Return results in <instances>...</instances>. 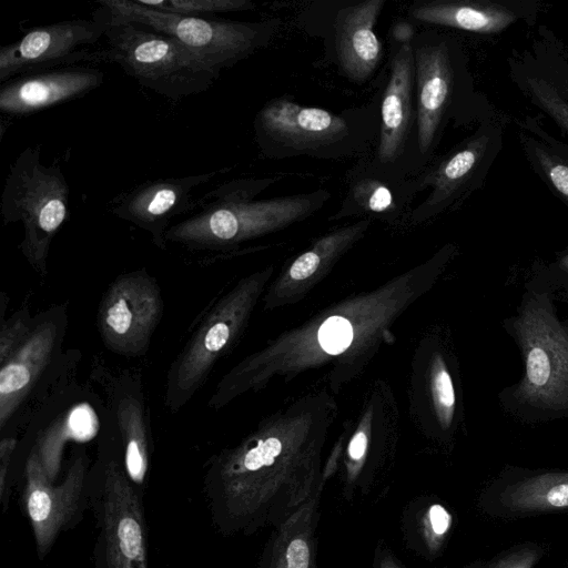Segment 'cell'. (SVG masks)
Returning a JSON list of instances; mask_svg holds the SVG:
<instances>
[{"mask_svg": "<svg viewBox=\"0 0 568 568\" xmlns=\"http://www.w3.org/2000/svg\"><path fill=\"white\" fill-rule=\"evenodd\" d=\"M0 365L7 362L23 344L33 326L27 307L14 313L7 321L1 318L0 324Z\"/></svg>", "mask_w": 568, "mask_h": 568, "instance_id": "83f0119b", "label": "cell"}, {"mask_svg": "<svg viewBox=\"0 0 568 568\" xmlns=\"http://www.w3.org/2000/svg\"><path fill=\"white\" fill-rule=\"evenodd\" d=\"M541 0H428L413 3L410 20L481 38L503 36L516 27L537 26Z\"/></svg>", "mask_w": 568, "mask_h": 568, "instance_id": "2e32d148", "label": "cell"}, {"mask_svg": "<svg viewBox=\"0 0 568 568\" xmlns=\"http://www.w3.org/2000/svg\"><path fill=\"white\" fill-rule=\"evenodd\" d=\"M505 504L519 511H548L568 508V474L538 475L510 487Z\"/></svg>", "mask_w": 568, "mask_h": 568, "instance_id": "484cf974", "label": "cell"}, {"mask_svg": "<svg viewBox=\"0 0 568 568\" xmlns=\"http://www.w3.org/2000/svg\"><path fill=\"white\" fill-rule=\"evenodd\" d=\"M412 47L417 152L422 172L433 161L445 130L452 123L477 125L498 110L476 89L460 39L450 33L426 30L414 34Z\"/></svg>", "mask_w": 568, "mask_h": 568, "instance_id": "6da1fadb", "label": "cell"}, {"mask_svg": "<svg viewBox=\"0 0 568 568\" xmlns=\"http://www.w3.org/2000/svg\"><path fill=\"white\" fill-rule=\"evenodd\" d=\"M60 326L53 317L33 326L30 335L0 367V427L3 428L48 366Z\"/></svg>", "mask_w": 568, "mask_h": 568, "instance_id": "44dd1931", "label": "cell"}, {"mask_svg": "<svg viewBox=\"0 0 568 568\" xmlns=\"http://www.w3.org/2000/svg\"><path fill=\"white\" fill-rule=\"evenodd\" d=\"M253 128L257 146L267 158L339 159L364 151L377 138L379 101L334 113L276 98L256 113Z\"/></svg>", "mask_w": 568, "mask_h": 568, "instance_id": "3957f363", "label": "cell"}, {"mask_svg": "<svg viewBox=\"0 0 568 568\" xmlns=\"http://www.w3.org/2000/svg\"><path fill=\"white\" fill-rule=\"evenodd\" d=\"M352 337L351 323L341 316L328 317L318 331V341L329 354L345 351L349 346Z\"/></svg>", "mask_w": 568, "mask_h": 568, "instance_id": "f546056e", "label": "cell"}, {"mask_svg": "<svg viewBox=\"0 0 568 568\" xmlns=\"http://www.w3.org/2000/svg\"><path fill=\"white\" fill-rule=\"evenodd\" d=\"M558 265L566 272H568V253L564 254L559 261Z\"/></svg>", "mask_w": 568, "mask_h": 568, "instance_id": "d590c367", "label": "cell"}, {"mask_svg": "<svg viewBox=\"0 0 568 568\" xmlns=\"http://www.w3.org/2000/svg\"><path fill=\"white\" fill-rule=\"evenodd\" d=\"M434 389L438 405L443 413V419L449 424L455 406V392L449 373L443 364H438L434 376Z\"/></svg>", "mask_w": 568, "mask_h": 568, "instance_id": "4dcf8cb0", "label": "cell"}, {"mask_svg": "<svg viewBox=\"0 0 568 568\" xmlns=\"http://www.w3.org/2000/svg\"><path fill=\"white\" fill-rule=\"evenodd\" d=\"M116 418L124 447V469L130 480L142 488L150 467V446L142 403L133 396L118 402Z\"/></svg>", "mask_w": 568, "mask_h": 568, "instance_id": "cb8c5ba5", "label": "cell"}, {"mask_svg": "<svg viewBox=\"0 0 568 568\" xmlns=\"http://www.w3.org/2000/svg\"><path fill=\"white\" fill-rule=\"evenodd\" d=\"M97 3L109 22L136 23L170 36L220 72L268 45L281 24L280 19L242 22L166 13L136 0Z\"/></svg>", "mask_w": 568, "mask_h": 568, "instance_id": "5b68a950", "label": "cell"}, {"mask_svg": "<svg viewBox=\"0 0 568 568\" xmlns=\"http://www.w3.org/2000/svg\"><path fill=\"white\" fill-rule=\"evenodd\" d=\"M215 174L217 172L148 181L126 193L112 212L149 232L158 246L164 247L165 233L172 219L195 206L191 201L192 190Z\"/></svg>", "mask_w": 568, "mask_h": 568, "instance_id": "ac0fdd59", "label": "cell"}, {"mask_svg": "<svg viewBox=\"0 0 568 568\" xmlns=\"http://www.w3.org/2000/svg\"><path fill=\"white\" fill-rule=\"evenodd\" d=\"M106 22V47L93 51V62L116 63L140 84L170 100L204 92L220 77V71L170 36L136 23Z\"/></svg>", "mask_w": 568, "mask_h": 568, "instance_id": "277c9868", "label": "cell"}, {"mask_svg": "<svg viewBox=\"0 0 568 568\" xmlns=\"http://www.w3.org/2000/svg\"><path fill=\"white\" fill-rule=\"evenodd\" d=\"M70 189L59 166L41 163L37 148L24 149L10 168L1 194L3 224L21 222L20 248L39 273H45L50 244L70 215Z\"/></svg>", "mask_w": 568, "mask_h": 568, "instance_id": "8992f818", "label": "cell"}, {"mask_svg": "<svg viewBox=\"0 0 568 568\" xmlns=\"http://www.w3.org/2000/svg\"><path fill=\"white\" fill-rule=\"evenodd\" d=\"M514 328L525 357L516 395L546 408H568V329L544 302L531 300Z\"/></svg>", "mask_w": 568, "mask_h": 568, "instance_id": "30bf717a", "label": "cell"}, {"mask_svg": "<svg viewBox=\"0 0 568 568\" xmlns=\"http://www.w3.org/2000/svg\"><path fill=\"white\" fill-rule=\"evenodd\" d=\"M423 537L429 550L439 549L448 534L453 518L450 513L440 504H432L423 516Z\"/></svg>", "mask_w": 568, "mask_h": 568, "instance_id": "f1b7e54d", "label": "cell"}, {"mask_svg": "<svg viewBox=\"0 0 568 568\" xmlns=\"http://www.w3.org/2000/svg\"><path fill=\"white\" fill-rule=\"evenodd\" d=\"M103 72L90 67H62L22 74L0 87L2 114L20 116L85 95L103 82Z\"/></svg>", "mask_w": 568, "mask_h": 568, "instance_id": "e0dca14e", "label": "cell"}, {"mask_svg": "<svg viewBox=\"0 0 568 568\" xmlns=\"http://www.w3.org/2000/svg\"><path fill=\"white\" fill-rule=\"evenodd\" d=\"M95 419L89 407H75L40 436L34 448L52 483H55L61 469L63 445L68 440H88L93 437L97 429Z\"/></svg>", "mask_w": 568, "mask_h": 568, "instance_id": "d4e9b609", "label": "cell"}, {"mask_svg": "<svg viewBox=\"0 0 568 568\" xmlns=\"http://www.w3.org/2000/svg\"><path fill=\"white\" fill-rule=\"evenodd\" d=\"M506 126L507 116L497 111L414 176L417 192L428 193L408 220L420 223L453 212L480 190L503 150Z\"/></svg>", "mask_w": 568, "mask_h": 568, "instance_id": "52a82bcc", "label": "cell"}, {"mask_svg": "<svg viewBox=\"0 0 568 568\" xmlns=\"http://www.w3.org/2000/svg\"><path fill=\"white\" fill-rule=\"evenodd\" d=\"M367 436L363 432H358L352 439L348 446V454L352 460H361L366 452Z\"/></svg>", "mask_w": 568, "mask_h": 568, "instance_id": "836d02e7", "label": "cell"}, {"mask_svg": "<svg viewBox=\"0 0 568 568\" xmlns=\"http://www.w3.org/2000/svg\"><path fill=\"white\" fill-rule=\"evenodd\" d=\"M106 26V19L95 9L90 20H65L30 29L18 41L1 47V83L75 62H93V51L80 48L100 40Z\"/></svg>", "mask_w": 568, "mask_h": 568, "instance_id": "9a60e30c", "label": "cell"}, {"mask_svg": "<svg viewBox=\"0 0 568 568\" xmlns=\"http://www.w3.org/2000/svg\"><path fill=\"white\" fill-rule=\"evenodd\" d=\"M251 288V284H242L220 300L170 366L165 404L171 412L190 402L231 345L247 313Z\"/></svg>", "mask_w": 568, "mask_h": 568, "instance_id": "7c38bea8", "label": "cell"}, {"mask_svg": "<svg viewBox=\"0 0 568 568\" xmlns=\"http://www.w3.org/2000/svg\"><path fill=\"white\" fill-rule=\"evenodd\" d=\"M273 181L237 179L217 186L206 194L197 213L169 227L165 241L192 250L231 247L307 219L331 197L328 191L320 189L255 200Z\"/></svg>", "mask_w": 568, "mask_h": 568, "instance_id": "7a4b0ae2", "label": "cell"}, {"mask_svg": "<svg viewBox=\"0 0 568 568\" xmlns=\"http://www.w3.org/2000/svg\"><path fill=\"white\" fill-rule=\"evenodd\" d=\"M125 469L110 459L98 483L90 480V505L98 527L97 568H148V535L141 493Z\"/></svg>", "mask_w": 568, "mask_h": 568, "instance_id": "9c48e42d", "label": "cell"}, {"mask_svg": "<svg viewBox=\"0 0 568 568\" xmlns=\"http://www.w3.org/2000/svg\"><path fill=\"white\" fill-rule=\"evenodd\" d=\"M410 23L395 24L389 41V74L379 99V131L371 162L379 170L414 178L420 172L417 152L415 63Z\"/></svg>", "mask_w": 568, "mask_h": 568, "instance_id": "ba28073f", "label": "cell"}, {"mask_svg": "<svg viewBox=\"0 0 568 568\" xmlns=\"http://www.w3.org/2000/svg\"><path fill=\"white\" fill-rule=\"evenodd\" d=\"M320 497L321 490L275 528L260 568H317L315 528Z\"/></svg>", "mask_w": 568, "mask_h": 568, "instance_id": "603a6c76", "label": "cell"}, {"mask_svg": "<svg viewBox=\"0 0 568 568\" xmlns=\"http://www.w3.org/2000/svg\"><path fill=\"white\" fill-rule=\"evenodd\" d=\"M541 115L514 120L521 152L540 181L568 207V142L549 133Z\"/></svg>", "mask_w": 568, "mask_h": 568, "instance_id": "7402d4cb", "label": "cell"}, {"mask_svg": "<svg viewBox=\"0 0 568 568\" xmlns=\"http://www.w3.org/2000/svg\"><path fill=\"white\" fill-rule=\"evenodd\" d=\"M537 548H524L493 562L487 568H532L539 558Z\"/></svg>", "mask_w": 568, "mask_h": 568, "instance_id": "d6a6232c", "label": "cell"}, {"mask_svg": "<svg viewBox=\"0 0 568 568\" xmlns=\"http://www.w3.org/2000/svg\"><path fill=\"white\" fill-rule=\"evenodd\" d=\"M150 9L166 13L199 17L222 12L246 11L254 8L248 0H136Z\"/></svg>", "mask_w": 568, "mask_h": 568, "instance_id": "4316f807", "label": "cell"}, {"mask_svg": "<svg viewBox=\"0 0 568 568\" xmlns=\"http://www.w3.org/2000/svg\"><path fill=\"white\" fill-rule=\"evenodd\" d=\"M17 440L12 437L3 438L0 443V501L2 510L7 509L9 501V467Z\"/></svg>", "mask_w": 568, "mask_h": 568, "instance_id": "1f68e13d", "label": "cell"}, {"mask_svg": "<svg viewBox=\"0 0 568 568\" xmlns=\"http://www.w3.org/2000/svg\"><path fill=\"white\" fill-rule=\"evenodd\" d=\"M90 504L88 458L79 452L62 481L52 483L33 447L24 468L22 509L32 529L38 558L43 560L58 537L80 521Z\"/></svg>", "mask_w": 568, "mask_h": 568, "instance_id": "8fae6325", "label": "cell"}, {"mask_svg": "<svg viewBox=\"0 0 568 568\" xmlns=\"http://www.w3.org/2000/svg\"><path fill=\"white\" fill-rule=\"evenodd\" d=\"M377 568H402V567L397 564V561L390 555L386 554L378 560Z\"/></svg>", "mask_w": 568, "mask_h": 568, "instance_id": "e575fe53", "label": "cell"}, {"mask_svg": "<svg viewBox=\"0 0 568 568\" xmlns=\"http://www.w3.org/2000/svg\"><path fill=\"white\" fill-rule=\"evenodd\" d=\"M506 63L523 98L568 138V45L562 39L538 23L527 42L510 51Z\"/></svg>", "mask_w": 568, "mask_h": 568, "instance_id": "4fadbf2b", "label": "cell"}, {"mask_svg": "<svg viewBox=\"0 0 568 568\" xmlns=\"http://www.w3.org/2000/svg\"><path fill=\"white\" fill-rule=\"evenodd\" d=\"M163 314L161 290L144 271L116 277L104 293L98 311V327L104 344L114 353L140 356Z\"/></svg>", "mask_w": 568, "mask_h": 568, "instance_id": "5bb4252c", "label": "cell"}, {"mask_svg": "<svg viewBox=\"0 0 568 568\" xmlns=\"http://www.w3.org/2000/svg\"><path fill=\"white\" fill-rule=\"evenodd\" d=\"M417 193L414 178L386 173L368 159L352 172L339 210L329 220L369 215L393 221L410 209Z\"/></svg>", "mask_w": 568, "mask_h": 568, "instance_id": "ffe728a7", "label": "cell"}, {"mask_svg": "<svg viewBox=\"0 0 568 568\" xmlns=\"http://www.w3.org/2000/svg\"><path fill=\"white\" fill-rule=\"evenodd\" d=\"M385 0H365L341 8L334 20V49L342 73L355 83L374 74L383 58L375 24Z\"/></svg>", "mask_w": 568, "mask_h": 568, "instance_id": "d6986e66", "label": "cell"}]
</instances>
